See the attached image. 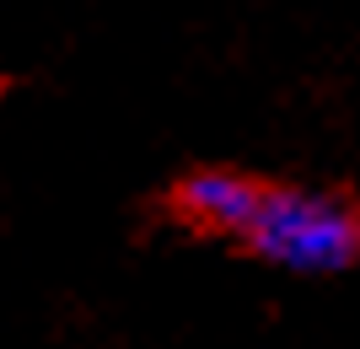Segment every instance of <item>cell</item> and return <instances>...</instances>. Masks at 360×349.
I'll return each instance as SVG.
<instances>
[{"label":"cell","instance_id":"cell-1","mask_svg":"<svg viewBox=\"0 0 360 349\" xmlns=\"http://www.w3.org/2000/svg\"><path fill=\"white\" fill-rule=\"evenodd\" d=\"M242 247L285 274H345L360 263V204L333 188L264 183Z\"/></svg>","mask_w":360,"mask_h":349},{"label":"cell","instance_id":"cell-2","mask_svg":"<svg viewBox=\"0 0 360 349\" xmlns=\"http://www.w3.org/2000/svg\"><path fill=\"white\" fill-rule=\"evenodd\" d=\"M258 199H264V183L248 178V172H231V167H199L188 178H178L172 188V215H178L188 231H205V237H237L248 231Z\"/></svg>","mask_w":360,"mask_h":349}]
</instances>
